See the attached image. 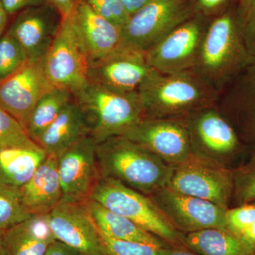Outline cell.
Returning <instances> with one entry per match:
<instances>
[{"label":"cell","mask_w":255,"mask_h":255,"mask_svg":"<svg viewBox=\"0 0 255 255\" xmlns=\"http://www.w3.org/2000/svg\"><path fill=\"white\" fill-rule=\"evenodd\" d=\"M254 63L247 48L237 8L209 18L194 71L219 92Z\"/></svg>","instance_id":"obj_1"},{"label":"cell","mask_w":255,"mask_h":255,"mask_svg":"<svg viewBox=\"0 0 255 255\" xmlns=\"http://www.w3.org/2000/svg\"><path fill=\"white\" fill-rule=\"evenodd\" d=\"M143 118L187 117L217 104L221 92L194 71L153 72L139 89Z\"/></svg>","instance_id":"obj_2"},{"label":"cell","mask_w":255,"mask_h":255,"mask_svg":"<svg viewBox=\"0 0 255 255\" xmlns=\"http://www.w3.org/2000/svg\"><path fill=\"white\" fill-rule=\"evenodd\" d=\"M101 175L150 196L168 184L174 167L124 135L111 137L96 146Z\"/></svg>","instance_id":"obj_3"},{"label":"cell","mask_w":255,"mask_h":255,"mask_svg":"<svg viewBox=\"0 0 255 255\" xmlns=\"http://www.w3.org/2000/svg\"><path fill=\"white\" fill-rule=\"evenodd\" d=\"M88 128L98 144L111 137L124 135L143 118L138 94L112 91L95 82L73 95Z\"/></svg>","instance_id":"obj_4"},{"label":"cell","mask_w":255,"mask_h":255,"mask_svg":"<svg viewBox=\"0 0 255 255\" xmlns=\"http://www.w3.org/2000/svg\"><path fill=\"white\" fill-rule=\"evenodd\" d=\"M216 105L186 117L191 150L201 160L231 169L243 163L244 155L251 150Z\"/></svg>","instance_id":"obj_5"},{"label":"cell","mask_w":255,"mask_h":255,"mask_svg":"<svg viewBox=\"0 0 255 255\" xmlns=\"http://www.w3.org/2000/svg\"><path fill=\"white\" fill-rule=\"evenodd\" d=\"M89 199L132 221L169 246H184V234L174 229L149 196L101 175Z\"/></svg>","instance_id":"obj_6"},{"label":"cell","mask_w":255,"mask_h":255,"mask_svg":"<svg viewBox=\"0 0 255 255\" xmlns=\"http://www.w3.org/2000/svg\"><path fill=\"white\" fill-rule=\"evenodd\" d=\"M195 14L191 0H151L129 16L121 45L145 53Z\"/></svg>","instance_id":"obj_7"},{"label":"cell","mask_w":255,"mask_h":255,"mask_svg":"<svg viewBox=\"0 0 255 255\" xmlns=\"http://www.w3.org/2000/svg\"><path fill=\"white\" fill-rule=\"evenodd\" d=\"M45 71L56 88L76 93L90 82V63L86 48L69 16L43 57Z\"/></svg>","instance_id":"obj_8"},{"label":"cell","mask_w":255,"mask_h":255,"mask_svg":"<svg viewBox=\"0 0 255 255\" xmlns=\"http://www.w3.org/2000/svg\"><path fill=\"white\" fill-rule=\"evenodd\" d=\"M209 20L196 14L174 28L145 52L149 65L162 73L194 71Z\"/></svg>","instance_id":"obj_9"},{"label":"cell","mask_w":255,"mask_h":255,"mask_svg":"<svg viewBox=\"0 0 255 255\" xmlns=\"http://www.w3.org/2000/svg\"><path fill=\"white\" fill-rule=\"evenodd\" d=\"M124 136L174 168L197 158L191 150L186 117L142 118Z\"/></svg>","instance_id":"obj_10"},{"label":"cell","mask_w":255,"mask_h":255,"mask_svg":"<svg viewBox=\"0 0 255 255\" xmlns=\"http://www.w3.org/2000/svg\"><path fill=\"white\" fill-rule=\"evenodd\" d=\"M167 187L228 209L233 193L231 169L196 158L174 167Z\"/></svg>","instance_id":"obj_11"},{"label":"cell","mask_w":255,"mask_h":255,"mask_svg":"<svg viewBox=\"0 0 255 255\" xmlns=\"http://www.w3.org/2000/svg\"><path fill=\"white\" fill-rule=\"evenodd\" d=\"M174 229L186 234L208 228H226L228 209L166 186L149 196Z\"/></svg>","instance_id":"obj_12"},{"label":"cell","mask_w":255,"mask_h":255,"mask_svg":"<svg viewBox=\"0 0 255 255\" xmlns=\"http://www.w3.org/2000/svg\"><path fill=\"white\" fill-rule=\"evenodd\" d=\"M96 143L90 135L82 137L58 156V170L63 199L85 202L101 177Z\"/></svg>","instance_id":"obj_13"},{"label":"cell","mask_w":255,"mask_h":255,"mask_svg":"<svg viewBox=\"0 0 255 255\" xmlns=\"http://www.w3.org/2000/svg\"><path fill=\"white\" fill-rule=\"evenodd\" d=\"M155 71L145 53L120 45L113 52L91 65L90 82L123 94L137 93L146 79Z\"/></svg>","instance_id":"obj_14"},{"label":"cell","mask_w":255,"mask_h":255,"mask_svg":"<svg viewBox=\"0 0 255 255\" xmlns=\"http://www.w3.org/2000/svg\"><path fill=\"white\" fill-rule=\"evenodd\" d=\"M54 88L45 71L43 58L27 62L16 73L0 82V107L26 128L37 103Z\"/></svg>","instance_id":"obj_15"},{"label":"cell","mask_w":255,"mask_h":255,"mask_svg":"<svg viewBox=\"0 0 255 255\" xmlns=\"http://www.w3.org/2000/svg\"><path fill=\"white\" fill-rule=\"evenodd\" d=\"M56 241L82 255H107L100 233L84 203L61 201L49 214Z\"/></svg>","instance_id":"obj_16"},{"label":"cell","mask_w":255,"mask_h":255,"mask_svg":"<svg viewBox=\"0 0 255 255\" xmlns=\"http://www.w3.org/2000/svg\"><path fill=\"white\" fill-rule=\"evenodd\" d=\"M63 17L46 2L18 13L6 33L21 47L28 62L43 58L59 31Z\"/></svg>","instance_id":"obj_17"},{"label":"cell","mask_w":255,"mask_h":255,"mask_svg":"<svg viewBox=\"0 0 255 255\" xmlns=\"http://www.w3.org/2000/svg\"><path fill=\"white\" fill-rule=\"evenodd\" d=\"M216 105L243 143L251 152H255V63L221 92Z\"/></svg>","instance_id":"obj_18"},{"label":"cell","mask_w":255,"mask_h":255,"mask_svg":"<svg viewBox=\"0 0 255 255\" xmlns=\"http://www.w3.org/2000/svg\"><path fill=\"white\" fill-rule=\"evenodd\" d=\"M68 16L85 44L90 66L120 46L122 28L96 12L85 0H78Z\"/></svg>","instance_id":"obj_19"},{"label":"cell","mask_w":255,"mask_h":255,"mask_svg":"<svg viewBox=\"0 0 255 255\" xmlns=\"http://www.w3.org/2000/svg\"><path fill=\"white\" fill-rule=\"evenodd\" d=\"M19 189L23 205L30 214H50L63 199L58 156L47 155L31 179Z\"/></svg>","instance_id":"obj_20"},{"label":"cell","mask_w":255,"mask_h":255,"mask_svg":"<svg viewBox=\"0 0 255 255\" xmlns=\"http://www.w3.org/2000/svg\"><path fill=\"white\" fill-rule=\"evenodd\" d=\"M9 255H44L56 241L50 228L49 214L31 215L3 232Z\"/></svg>","instance_id":"obj_21"},{"label":"cell","mask_w":255,"mask_h":255,"mask_svg":"<svg viewBox=\"0 0 255 255\" xmlns=\"http://www.w3.org/2000/svg\"><path fill=\"white\" fill-rule=\"evenodd\" d=\"M83 203L99 233L102 236L117 241L145 243L158 249L169 246L155 235L147 232L132 221L110 211L97 201L87 199Z\"/></svg>","instance_id":"obj_22"},{"label":"cell","mask_w":255,"mask_h":255,"mask_svg":"<svg viewBox=\"0 0 255 255\" xmlns=\"http://www.w3.org/2000/svg\"><path fill=\"white\" fill-rule=\"evenodd\" d=\"M88 135L86 121L73 99L42 134L36 143L47 155L58 156L82 137Z\"/></svg>","instance_id":"obj_23"},{"label":"cell","mask_w":255,"mask_h":255,"mask_svg":"<svg viewBox=\"0 0 255 255\" xmlns=\"http://www.w3.org/2000/svg\"><path fill=\"white\" fill-rule=\"evenodd\" d=\"M38 144L0 148V183L20 187L26 184L46 159Z\"/></svg>","instance_id":"obj_24"},{"label":"cell","mask_w":255,"mask_h":255,"mask_svg":"<svg viewBox=\"0 0 255 255\" xmlns=\"http://www.w3.org/2000/svg\"><path fill=\"white\" fill-rule=\"evenodd\" d=\"M184 244L201 255H249L255 248L239 235L219 228L186 233Z\"/></svg>","instance_id":"obj_25"},{"label":"cell","mask_w":255,"mask_h":255,"mask_svg":"<svg viewBox=\"0 0 255 255\" xmlns=\"http://www.w3.org/2000/svg\"><path fill=\"white\" fill-rule=\"evenodd\" d=\"M73 100L71 92L56 87L42 97L32 111L26 126V131L33 141H38L42 134Z\"/></svg>","instance_id":"obj_26"},{"label":"cell","mask_w":255,"mask_h":255,"mask_svg":"<svg viewBox=\"0 0 255 255\" xmlns=\"http://www.w3.org/2000/svg\"><path fill=\"white\" fill-rule=\"evenodd\" d=\"M30 216L23 205L19 187L0 183V232L14 227Z\"/></svg>","instance_id":"obj_27"},{"label":"cell","mask_w":255,"mask_h":255,"mask_svg":"<svg viewBox=\"0 0 255 255\" xmlns=\"http://www.w3.org/2000/svg\"><path fill=\"white\" fill-rule=\"evenodd\" d=\"M231 172L233 193L231 207L255 202V152H251L243 163L231 169Z\"/></svg>","instance_id":"obj_28"},{"label":"cell","mask_w":255,"mask_h":255,"mask_svg":"<svg viewBox=\"0 0 255 255\" xmlns=\"http://www.w3.org/2000/svg\"><path fill=\"white\" fill-rule=\"evenodd\" d=\"M27 62L21 47L5 32L0 38V82L16 73Z\"/></svg>","instance_id":"obj_29"},{"label":"cell","mask_w":255,"mask_h":255,"mask_svg":"<svg viewBox=\"0 0 255 255\" xmlns=\"http://www.w3.org/2000/svg\"><path fill=\"white\" fill-rule=\"evenodd\" d=\"M35 144L22 124L0 107V148Z\"/></svg>","instance_id":"obj_30"},{"label":"cell","mask_w":255,"mask_h":255,"mask_svg":"<svg viewBox=\"0 0 255 255\" xmlns=\"http://www.w3.org/2000/svg\"><path fill=\"white\" fill-rule=\"evenodd\" d=\"M100 236L107 255H159L158 248L150 245L117 241L101 234Z\"/></svg>","instance_id":"obj_31"},{"label":"cell","mask_w":255,"mask_h":255,"mask_svg":"<svg viewBox=\"0 0 255 255\" xmlns=\"http://www.w3.org/2000/svg\"><path fill=\"white\" fill-rule=\"evenodd\" d=\"M255 221V202L233 206L226 211V228L241 236Z\"/></svg>","instance_id":"obj_32"},{"label":"cell","mask_w":255,"mask_h":255,"mask_svg":"<svg viewBox=\"0 0 255 255\" xmlns=\"http://www.w3.org/2000/svg\"><path fill=\"white\" fill-rule=\"evenodd\" d=\"M101 16L123 27L129 16L121 0H85Z\"/></svg>","instance_id":"obj_33"},{"label":"cell","mask_w":255,"mask_h":255,"mask_svg":"<svg viewBox=\"0 0 255 255\" xmlns=\"http://www.w3.org/2000/svg\"><path fill=\"white\" fill-rule=\"evenodd\" d=\"M196 14L211 18L228 9L231 0H191Z\"/></svg>","instance_id":"obj_34"},{"label":"cell","mask_w":255,"mask_h":255,"mask_svg":"<svg viewBox=\"0 0 255 255\" xmlns=\"http://www.w3.org/2000/svg\"><path fill=\"white\" fill-rule=\"evenodd\" d=\"M238 14L245 43L255 63V14Z\"/></svg>","instance_id":"obj_35"},{"label":"cell","mask_w":255,"mask_h":255,"mask_svg":"<svg viewBox=\"0 0 255 255\" xmlns=\"http://www.w3.org/2000/svg\"><path fill=\"white\" fill-rule=\"evenodd\" d=\"M1 1L9 16L47 2L46 0H1Z\"/></svg>","instance_id":"obj_36"},{"label":"cell","mask_w":255,"mask_h":255,"mask_svg":"<svg viewBox=\"0 0 255 255\" xmlns=\"http://www.w3.org/2000/svg\"><path fill=\"white\" fill-rule=\"evenodd\" d=\"M46 1L47 2L51 4L64 18L72 14L78 0H46Z\"/></svg>","instance_id":"obj_37"},{"label":"cell","mask_w":255,"mask_h":255,"mask_svg":"<svg viewBox=\"0 0 255 255\" xmlns=\"http://www.w3.org/2000/svg\"><path fill=\"white\" fill-rule=\"evenodd\" d=\"M44 255H82L71 247L64 244L61 242L55 241L52 243Z\"/></svg>","instance_id":"obj_38"},{"label":"cell","mask_w":255,"mask_h":255,"mask_svg":"<svg viewBox=\"0 0 255 255\" xmlns=\"http://www.w3.org/2000/svg\"><path fill=\"white\" fill-rule=\"evenodd\" d=\"M159 255H201L188 249L185 246H168L158 249Z\"/></svg>","instance_id":"obj_39"},{"label":"cell","mask_w":255,"mask_h":255,"mask_svg":"<svg viewBox=\"0 0 255 255\" xmlns=\"http://www.w3.org/2000/svg\"><path fill=\"white\" fill-rule=\"evenodd\" d=\"M151 0H121L128 16L135 14Z\"/></svg>","instance_id":"obj_40"},{"label":"cell","mask_w":255,"mask_h":255,"mask_svg":"<svg viewBox=\"0 0 255 255\" xmlns=\"http://www.w3.org/2000/svg\"><path fill=\"white\" fill-rule=\"evenodd\" d=\"M238 12L243 14H255V0H238Z\"/></svg>","instance_id":"obj_41"},{"label":"cell","mask_w":255,"mask_h":255,"mask_svg":"<svg viewBox=\"0 0 255 255\" xmlns=\"http://www.w3.org/2000/svg\"><path fill=\"white\" fill-rule=\"evenodd\" d=\"M8 15L6 10H5L1 0H0V38L4 34L5 29H6V24H7Z\"/></svg>","instance_id":"obj_42"},{"label":"cell","mask_w":255,"mask_h":255,"mask_svg":"<svg viewBox=\"0 0 255 255\" xmlns=\"http://www.w3.org/2000/svg\"><path fill=\"white\" fill-rule=\"evenodd\" d=\"M242 237L255 246V221L241 235Z\"/></svg>","instance_id":"obj_43"},{"label":"cell","mask_w":255,"mask_h":255,"mask_svg":"<svg viewBox=\"0 0 255 255\" xmlns=\"http://www.w3.org/2000/svg\"><path fill=\"white\" fill-rule=\"evenodd\" d=\"M0 255H9L3 238V232H0Z\"/></svg>","instance_id":"obj_44"},{"label":"cell","mask_w":255,"mask_h":255,"mask_svg":"<svg viewBox=\"0 0 255 255\" xmlns=\"http://www.w3.org/2000/svg\"><path fill=\"white\" fill-rule=\"evenodd\" d=\"M249 255H255V248L254 251L252 252L251 254H250Z\"/></svg>","instance_id":"obj_45"}]
</instances>
